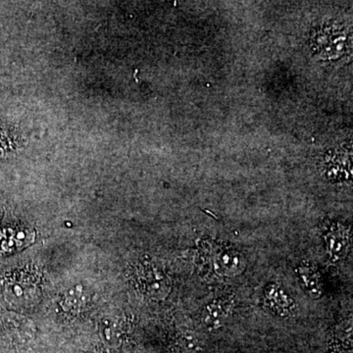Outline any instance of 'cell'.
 <instances>
[{
	"label": "cell",
	"mask_w": 353,
	"mask_h": 353,
	"mask_svg": "<svg viewBox=\"0 0 353 353\" xmlns=\"http://www.w3.org/2000/svg\"><path fill=\"white\" fill-rule=\"evenodd\" d=\"M141 272V282L146 294L160 297L168 292V279L163 274L150 266Z\"/></svg>",
	"instance_id": "obj_5"
},
{
	"label": "cell",
	"mask_w": 353,
	"mask_h": 353,
	"mask_svg": "<svg viewBox=\"0 0 353 353\" xmlns=\"http://www.w3.org/2000/svg\"><path fill=\"white\" fill-rule=\"evenodd\" d=\"M327 252L333 260H341L350 245V234L343 226H333L325 236Z\"/></svg>",
	"instance_id": "obj_3"
},
{
	"label": "cell",
	"mask_w": 353,
	"mask_h": 353,
	"mask_svg": "<svg viewBox=\"0 0 353 353\" xmlns=\"http://www.w3.org/2000/svg\"><path fill=\"white\" fill-rule=\"evenodd\" d=\"M348 41L347 32L341 26H325L313 37V50L320 57H339L347 50Z\"/></svg>",
	"instance_id": "obj_1"
},
{
	"label": "cell",
	"mask_w": 353,
	"mask_h": 353,
	"mask_svg": "<svg viewBox=\"0 0 353 353\" xmlns=\"http://www.w3.org/2000/svg\"><path fill=\"white\" fill-rule=\"evenodd\" d=\"M10 139H9L8 132L0 129V155L3 154L10 148Z\"/></svg>",
	"instance_id": "obj_7"
},
{
	"label": "cell",
	"mask_w": 353,
	"mask_h": 353,
	"mask_svg": "<svg viewBox=\"0 0 353 353\" xmlns=\"http://www.w3.org/2000/svg\"><path fill=\"white\" fill-rule=\"evenodd\" d=\"M228 317V307L226 304L214 301L208 304L202 313V321L209 328H218L224 323Z\"/></svg>",
	"instance_id": "obj_6"
},
{
	"label": "cell",
	"mask_w": 353,
	"mask_h": 353,
	"mask_svg": "<svg viewBox=\"0 0 353 353\" xmlns=\"http://www.w3.org/2000/svg\"><path fill=\"white\" fill-rule=\"evenodd\" d=\"M263 304L274 314L287 317L296 310V301L277 284L267 285L264 290Z\"/></svg>",
	"instance_id": "obj_2"
},
{
	"label": "cell",
	"mask_w": 353,
	"mask_h": 353,
	"mask_svg": "<svg viewBox=\"0 0 353 353\" xmlns=\"http://www.w3.org/2000/svg\"><path fill=\"white\" fill-rule=\"evenodd\" d=\"M296 274L303 290L309 296L318 299L323 296L324 285L321 276L315 267L308 263H301L296 268Z\"/></svg>",
	"instance_id": "obj_4"
}]
</instances>
